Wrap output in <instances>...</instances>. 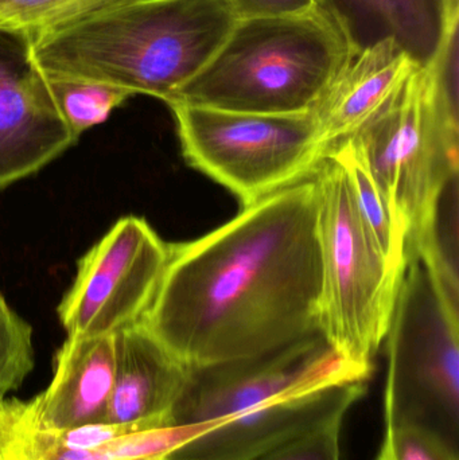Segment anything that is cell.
I'll return each instance as SVG.
<instances>
[{"label":"cell","instance_id":"5b68a950","mask_svg":"<svg viewBox=\"0 0 459 460\" xmlns=\"http://www.w3.org/2000/svg\"><path fill=\"white\" fill-rule=\"evenodd\" d=\"M321 254L320 332L352 364L372 367L387 335L404 270L366 226L347 170L326 155L313 177Z\"/></svg>","mask_w":459,"mask_h":460},{"label":"cell","instance_id":"44dd1931","mask_svg":"<svg viewBox=\"0 0 459 460\" xmlns=\"http://www.w3.org/2000/svg\"><path fill=\"white\" fill-rule=\"evenodd\" d=\"M342 421L321 427L253 460H344L341 451Z\"/></svg>","mask_w":459,"mask_h":460},{"label":"cell","instance_id":"e0dca14e","mask_svg":"<svg viewBox=\"0 0 459 460\" xmlns=\"http://www.w3.org/2000/svg\"><path fill=\"white\" fill-rule=\"evenodd\" d=\"M326 155L334 156L347 170L358 209L388 261L398 270H406V234L372 175L360 146L350 137L337 143Z\"/></svg>","mask_w":459,"mask_h":460},{"label":"cell","instance_id":"30bf717a","mask_svg":"<svg viewBox=\"0 0 459 460\" xmlns=\"http://www.w3.org/2000/svg\"><path fill=\"white\" fill-rule=\"evenodd\" d=\"M366 381L328 386L260 412L207 424L164 460H253L296 438L344 420L366 394Z\"/></svg>","mask_w":459,"mask_h":460},{"label":"cell","instance_id":"7a4b0ae2","mask_svg":"<svg viewBox=\"0 0 459 460\" xmlns=\"http://www.w3.org/2000/svg\"><path fill=\"white\" fill-rule=\"evenodd\" d=\"M237 18L226 0H129L26 49L32 69L163 102L199 75Z\"/></svg>","mask_w":459,"mask_h":460},{"label":"cell","instance_id":"8992f818","mask_svg":"<svg viewBox=\"0 0 459 460\" xmlns=\"http://www.w3.org/2000/svg\"><path fill=\"white\" fill-rule=\"evenodd\" d=\"M458 316L422 260H410L385 335V429H426L459 450Z\"/></svg>","mask_w":459,"mask_h":460},{"label":"cell","instance_id":"7c38bea8","mask_svg":"<svg viewBox=\"0 0 459 460\" xmlns=\"http://www.w3.org/2000/svg\"><path fill=\"white\" fill-rule=\"evenodd\" d=\"M115 369V335L67 337L57 351L48 388L30 402L10 399L11 404L27 424L42 431L104 421Z\"/></svg>","mask_w":459,"mask_h":460},{"label":"cell","instance_id":"603a6c76","mask_svg":"<svg viewBox=\"0 0 459 460\" xmlns=\"http://www.w3.org/2000/svg\"><path fill=\"white\" fill-rule=\"evenodd\" d=\"M0 460H4L3 459L2 451H0Z\"/></svg>","mask_w":459,"mask_h":460},{"label":"cell","instance_id":"8fae6325","mask_svg":"<svg viewBox=\"0 0 459 460\" xmlns=\"http://www.w3.org/2000/svg\"><path fill=\"white\" fill-rule=\"evenodd\" d=\"M78 142L49 105L26 48L0 34V191Z\"/></svg>","mask_w":459,"mask_h":460},{"label":"cell","instance_id":"9c48e42d","mask_svg":"<svg viewBox=\"0 0 459 460\" xmlns=\"http://www.w3.org/2000/svg\"><path fill=\"white\" fill-rule=\"evenodd\" d=\"M169 253V243L145 218H119L81 257L57 307L67 337H108L139 324L158 291Z\"/></svg>","mask_w":459,"mask_h":460},{"label":"cell","instance_id":"5bb4252c","mask_svg":"<svg viewBox=\"0 0 459 460\" xmlns=\"http://www.w3.org/2000/svg\"><path fill=\"white\" fill-rule=\"evenodd\" d=\"M115 385L104 421L150 429L175 426L189 367L140 323L115 334Z\"/></svg>","mask_w":459,"mask_h":460},{"label":"cell","instance_id":"52a82bcc","mask_svg":"<svg viewBox=\"0 0 459 460\" xmlns=\"http://www.w3.org/2000/svg\"><path fill=\"white\" fill-rule=\"evenodd\" d=\"M188 164L243 208L314 177L326 158L312 112L260 115L170 104Z\"/></svg>","mask_w":459,"mask_h":460},{"label":"cell","instance_id":"277c9868","mask_svg":"<svg viewBox=\"0 0 459 460\" xmlns=\"http://www.w3.org/2000/svg\"><path fill=\"white\" fill-rule=\"evenodd\" d=\"M349 59L344 38L315 5L290 15L240 19L207 66L166 104L309 113Z\"/></svg>","mask_w":459,"mask_h":460},{"label":"cell","instance_id":"ba28073f","mask_svg":"<svg viewBox=\"0 0 459 460\" xmlns=\"http://www.w3.org/2000/svg\"><path fill=\"white\" fill-rule=\"evenodd\" d=\"M371 372L340 356L318 332L260 356L189 367L174 424L199 426L251 415L337 384L366 381Z\"/></svg>","mask_w":459,"mask_h":460},{"label":"cell","instance_id":"ac0fdd59","mask_svg":"<svg viewBox=\"0 0 459 460\" xmlns=\"http://www.w3.org/2000/svg\"><path fill=\"white\" fill-rule=\"evenodd\" d=\"M38 75L49 105L78 139L84 132L104 123L113 111L134 97L124 89L105 84L53 77L40 72Z\"/></svg>","mask_w":459,"mask_h":460},{"label":"cell","instance_id":"7402d4cb","mask_svg":"<svg viewBox=\"0 0 459 460\" xmlns=\"http://www.w3.org/2000/svg\"><path fill=\"white\" fill-rule=\"evenodd\" d=\"M239 19L267 18L304 13L314 0H226Z\"/></svg>","mask_w":459,"mask_h":460},{"label":"cell","instance_id":"ffe728a7","mask_svg":"<svg viewBox=\"0 0 459 460\" xmlns=\"http://www.w3.org/2000/svg\"><path fill=\"white\" fill-rule=\"evenodd\" d=\"M458 448L415 427L385 429L375 460H459Z\"/></svg>","mask_w":459,"mask_h":460},{"label":"cell","instance_id":"d6986e66","mask_svg":"<svg viewBox=\"0 0 459 460\" xmlns=\"http://www.w3.org/2000/svg\"><path fill=\"white\" fill-rule=\"evenodd\" d=\"M35 365L32 327L0 291V402L16 391Z\"/></svg>","mask_w":459,"mask_h":460},{"label":"cell","instance_id":"9a60e30c","mask_svg":"<svg viewBox=\"0 0 459 460\" xmlns=\"http://www.w3.org/2000/svg\"><path fill=\"white\" fill-rule=\"evenodd\" d=\"M415 67L393 40L350 57L312 111L325 153L375 118Z\"/></svg>","mask_w":459,"mask_h":460},{"label":"cell","instance_id":"6da1fadb","mask_svg":"<svg viewBox=\"0 0 459 460\" xmlns=\"http://www.w3.org/2000/svg\"><path fill=\"white\" fill-rule=\"evenodd\" d=\"M169 248L163 278L140 324L186 367L260 356L320 332L313 178Z\"/></svg>","mask_w":459,"mask_h":460},{"label":"cell","instance_id":"4fadbf2b","mask_svg":"<svg viewBox=\"0 0 459 460\" xmlns=\"http://www.w3.org/2000/svg\"><path fill=\"white\" fill-rule=\"evenodd\" d=\"M339 30L350 57L393 40L417 66L433 61L459 22V0H314Z\"/></svg>","mask_w":459,"mask_h":460},{"label":"cell","instance_id":"3957f363","mask_svg":"<svg viewBox=\"0 0 459 460\" xmlns=\"http://www.w3.org/2000/svg\"><path fill=\"white\" fill-rule=\"evenodd\" d=\"M458 24L450 27L436 58L415 67L352 137L406 234L409 261L458 175Z\"/></svg>","mask_w":459,"mask_h":460},{"label":"cell","instance_id":"2e32d148","mask_svg":"<svg viewBox=\"0 0 459 460\" xmlns=\"http://www.w3.org/2000/svg\"><path fill=\"white\" fill-rule=\"evenodd\" d=\"M129 0H0V34L26 49Z\"/></svg>","mask_w":459,"mask_h":460}]
</instances>
